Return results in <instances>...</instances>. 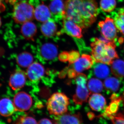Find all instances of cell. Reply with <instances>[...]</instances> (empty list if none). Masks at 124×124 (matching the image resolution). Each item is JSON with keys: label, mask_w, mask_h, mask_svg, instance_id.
Segmentation results:
<instances>
[{"label": "cell", "mask_w": 124, "mask_h": 124, "mask_svg": "<svg viewBox=\"0 0 124 124\" xmlns=\"http://www.w3.org/2000/svg\"><path fill=\"white\" fill-rule=\"evenodd\" d=\"M63 31L68 35L77 38H82V28L71 20L63 18Z\"/></svg>", "instance_id": "cell-12"}, {"label": "cell", "mask_w": 124, "mask_h": 124, "mask_svg": "<svg viewBox=\"0 0 124 124\" xmlns=\"http://www.w3.org/2000/svg\"><path fill=\"white\" fill-rule=\"evenodd\" d=\"M69 64H73L79 58L80 54L76 50H72L69 52Z\"/></svg>", "instance_id": "cell-30"}, {"label": "cell", "mask_w": 124, "mask_h": 124, "mask_svg": "<svg viewBox=\"0 0 124 124\" xmlns=\"http://www.w3.org/2000/svg\"><path fill=\"white\" fill-rule=\"evenodd\" d=\"M1 23H2V22H1V18L0 17V27L1 25Z\"/></svg>", "instance_id": "cell-34"}, {"label": "cell", "mask_w": 124, "mask_h": 124, "mask_svg": "<svg viewBox=\"0 0 124 124\" xmlns=\"http://www.w3.org/2000/svg\"><path fill=\"white\" fill-rule=\"evenodd\" d=\"M99 13L95 0H66L62 19L71 20L86 29L96 21Z\"/></svg>", "instance_id": "cell-1"}, {"label": "cell", "mask_w": 124, "mask_h": 124, "mask_svg": "<svg viewBox=\"0 0 124 124\" xmlns=\"http://www.w3.org/2000/svg\"><path fill=\"white\" fill-rule=\"evenodd\" d=\"M64 2L63 0H52L49 4V8L52 16H59L62 18L64 11Z\"/></svg>", "instance_id": "cell-21"}, {"label": "cell", "mask_w": 124, "mask_h": 124, "mask_svg": "<svg viewBox=\"0 0 124 124\" xmlns=\"http://www.w3.org/2000/svg\"><path fill=\"white\" fill-rule=\"evenodd\" d=\"M16 111L13 102L9 99L5 98L0 100V114L7 117L12 115Z\"/></svg>", "instance_id": "cell-19"}, {"label": "cell", "mask_w": 124, "mask_h": 124, "mask_svg": "<svg viewBox=\"0 0 124 124\" xmlns=\"http://www.w3.org/2000/svg\"><path fill=\"white\" fill-rule=\"evenodd\" d=\"M26 73L21 69H17L11 74L9 84L14 90L20 89L24 86L27 78Z\"/></svg>", "instance_id": "cell-8"}, {"label": "cell", "mask_w": 124, "mask_h": 124, "mask_svg": "<svg viewBox=\"0 0 124 124\" xmlns=\"http://www.w3.org/2000/svg\"><path fill=\"white\" fill-rule=\"evenodd\" d=\"M44 67L37 62L32 63L27 70L26 75L29 79L32 82H37L40 80L44 75Z\"/></svg>", "instance_id": "cell-11"}, {"label": "cell", "mask_w": 124, "mask_h": 124, "mask_svg": "<svg viewBox=\"0 0 124 124\" xmlns=\"http://www.w3.org/2000/svg\"><path fill=\"white\" fill-rule=\"evenodd\" d=\"M20 0V1H24L25 0Z\"/></svg>", "instance_id": "cell-36"}, {"label": "cell", "mask_w": 124, "mask_h": 124, "mask_svg": "<svg viewBox=\"0 0 124 124\" xmlns=\"http://www.w3.org/2000/svg\"><path fill=\"white\" fill-rule=\"evenodd\" d=\"M94 75L98 78L104 79L109 75L110 70L109 68L104 63H98L94 66L93 69Z\"/></svg>", "instance_id": "cell-24"}, {"label": "cell", "mask_w": 124, "mask_h": 124, "mask_svg": "<svg viewBox=\"0 0 124 124\" xmlns=\"http://www.w3.org/2000/svg\"><path fill=\"white\" fill-rule=\"evenodd\" d=\"M57 47L54 44L47 43L42 45L40 49V54L45 60H54L58 55Z\"/></svg>", "instance_id": "cell-14"}, {"label": "cell", "mask_w": 124, "mask_h": 124, "mask_svg": "<svg viewBox=\"0 0 124 124\" xmlns=\"http://www.w3.org/2000/svg\"><path fill=\"white\" fill-rule=\"evenodd\" d=\"M69 100V98L63 93H54L46 102V107L49 113L53 116H58L67 113Z\"/></svg>", "instance_id": "cell-2"}, {"label": "cell", "mask_w": 124, "mask_h": 124, "mask_svg": "<svg viewBox=\"0 0 124 124\" xmlns=\"http://www.w3.org/2000/svg\"><path fill=\"white\" fill-rule=\"evenodd\" d=\"M54 116V119L60 124H83L80 113H65L60 116Z\"/></svg>", "instance_id": "cell-13"}, {"label": "cell", "mask_w": 124, "mask_h": 124, "mask_svg": "<svg viewBox=\"0 0 124 124\" xmlns=\"http://www.w3.org/2000/svg\"><path fill=\"white\" fill-rule=\"evenodd\" d=\"M111 102L108 106L104 108L103 112L100 116L109 120V118L117 113L119 110L120 103L124 98L118 97L116 94L114 93L110 97Z\"/></svg>", "instance_id": "cell-10"}, {"label": "cell", "mask_w": 124, "mask_h": 124, "mask_svg": "<svg viewBox=\"0 0 124 124\" xmlns=\"http://www.w3.org/2000/svg\"><path fill=\"white\" fill-rule=\"evenodd\" d=\"M51 14L48 7L44 3L35 9V18L40 22L44 23L51 19Z\"/></svg>", "instance_id": "cell-16"}, {"label": "cell", "mask_w": 124, "mask_h": 124, "mask_svg": "<svg viewBox=\"0 0 124 124\" xmlns=\"http://www.w3.org/2000/svg\"><path fill=\"white\" fill-rule=\"evenodd\" d=\"M108 46L98 38L93 39L91 44V54L94 60L97 63H101L108 65L113 60L108 55Z\"/></svg>", "instance_id": "cell-4"}, {"label": "cell", "mask_w": 124, "mask_h": 124, "mask_svg": "<svg viewBox=\"0 0 124 124\" xmlns=\"http://www.w3.org/2000/svg\"><path fill=\"white\" fill-rule=\"evenodd\" d=\"M111 71L113 75L118 78L124 77V61L121 59L113 60L111 64Z\"/></svg>", "instance_id": "cell-22"}, {"label": "cell", "mask_w": 124, "mask_h": 124, "mask_svg": "<svg viewBox=\"0 0 124 124\" xmlns=\"http://www.w3.org/2000/svg\"><path fill=\"white\" fill-rule=\"evenodd\" d=\"M94 61L91 55L83 54L73 63L72 69L77 74L82 73V72L91 68Z\"/></svg>", "instance_id": "cell-9"}, {"label": "cell", "mask_w": 124, "mask_h": 124, "mask_svg": "<svg viewBox=\"0 0 124 124\" xmlns=\"http://www.w3.org/2000/svg\"><path fill=\"white\" fill-rule=\"evenodd\" d=\"M74 79L77 88L75 93L73 95V101L77 105H82L87 101L90 94L87 87V77L85 74L80 73Z\"/></svg>", "instance_id": "cell-5"}, {"label": "cell", "mask_w": 124, "mask_h": 124, "mask_svg": "<svg viewBox=\"0 0 124 124\" xmlns=\"http://www.w3.org/2000/svg\"><path fill=\"white\" fill-rule=\"evenodd\" d=\"M116 4V0H100V8L103 11L106 13H111L114 11Z\"/></svg>", "instance_id": "cell-27"}, {"label": "cell", "mask_w": 124, "mask_h": 124, "mask_svg": "<svg viewBox=\"0 0 124 124\" xmlns=\"http://www.w3.org/2000/svg\"><path fill=\"white\" fill-rule=\"evenodd\" d=\"M21 32L25 39L33 40L37 32V28L33 23L27 22L23 23L21 28Z\"/></svg>", "instance_id": "cell-18"}, {"label": "cell", "mask_w": 124, "mask_h": 124, "mask_svg": "<svg viewBox=\"0 0 124 124\" xmlns=\"http://www.w3.org/2000/svg\"><path fill=\"white\" fill-rule=\"evenodd\" d=\"M111 16L117 30L124 36V7L118 8L112 12Z\"/></svg>", "instance_id": "cell-17"}, {"label": "cell", "mask_w": 124, "mask_h": 124, "mask_svg": "<svg viewBox=\"0 0 124 124\" xmlns=\"http://www.w3.org/2000/svg\"><path fill=\"white\" fill-rule=\"evenodd\" d=\"M98 26L102 35L115 43L117 39V29L112 18L107 17L104 21L99 22Z\"/></svg>", "instance_id": "cell-6"}, {"label": "cell", "mask_w": 124, "mask_h": 124, "mask_svg": "<svg viewBox=\"0 0 124 124\" xmlns=\"http://www.w3.org/2000/svg\"><path fill=\"white\" fill-rule=\"evenodd\" d=\"M87 87L90 94L101 93L103 90L104 85L100 80L95 78H92L89 80L87 84Z\"/></svg>", "instance_id": "cell-26"}, {"label": "cell", "mask_w": 124, "mask_h": 124, "mask_svg": "<svg viewBox=\"0 0 124 124\" xmlns=\"http://www.w3.org/2000/svg\"><path fill=\"white\" fill-rule=\"evenodd\" d=\"M4 0H0V13L5 10L6 7L3 3Z\"/></svg>", "instance_id": "cell-33"}, {"label": "cell", "mask_w": 124, "mask_h": 124, "mask_svg": "<svg viewBox=\"0 0 124 124\" xmlns=\"http://www.w3.org/2000/svg\"><path fill=\"white\" fill-rule=\"evenodd\" d=\"M13 17L15 23H23L31 22L35 18V8L25 1L16 2L14 5Z\"/></svg>", "instance_id": "cell-3"}, {"label": "cell", "mask_w": 124, "mask_h": 124, "mask_svg": "<svg viewBox=\"0 0 124 124\" xmlns=\"http://www.w3.org/2000/svg\"><path fill=\"white\" fill-rule=\"evenodd\" d=\"M33 58L31 53L24 52L19 54L17 58V64L22 67L28 68L33 63Z\"/></svg>", "instance_id": "cell-23"}, {"label": "cell", "mask_w": 124, "mask_h": 124, "mask_svg": "<svg viewBox=\"0 0 124 124\" xmlns=\"http://www.w3.org/2000/svg\"><path fill=\"white\" fill-rule=\"evenodd\" d=\"M32 103L31 95L24 91L18 92L14 97L13 103L16 111L24 112L28 110L32 106Z\"/></svg>", "instance_id": "cell-7"}, {"label": "cell", "mask_w": 124, "mask_h": 124, "mask_svg": "<svg viewBox=\"0 0 124 124\" xmlns=\"http://www.w3.org/2000/svg\"><path fill=\"white\" fill-rule=\"evenodd\" d=\"M41 31L43 35L48 37H51L56 35L57 31V24L53 19H50L43 23L41 26Z\"/></svg>", "instance_id": "cell-20"}, {"label": "cell", "mask_w": 124, "mask_h": 124, "mask_svg": "<svg viewBox=\"0 0 124 124\" xmlns=\"http://www.w3.org/2000/svg\"><path fill=\"white\" fill-rule=\"evenodd\" d=\"M69 52L64 51L60 54L59 55V59L61 62H67L69 59Z\"/></svg>", "instance_id": "cell-31"}, {"label": "cell", "mask_w": 124, "mask_h": 124, "mask_svg": "<svg viewBox=\"0 0 124 124\" xmlns=\"http://www.w3.org/2000/svg\"><path fill=\"white\" fill-rule=\"evenodd\" d=\"M19 124H38L35 119L29 116H23L19 119Z\"/></svg>", "instance_id": "cell-29"}, {"label": "cell", "mask_w": 124, "mask_h": 124, "mask_svg": "<svg viewBox=\"0 0 124 124\" xmlns=\"http://www.w3.org/2000/svg\"><path fill=\"white\" fill-rule=\"evenodd\" d=\"M90 106L93 110L99 112L106 107V101L104 97L100 94L93 93L89 100Z\"/></svg>", "instance_id": "cell-15"}, {"label": "cell", "mask_w": 124, "mask_h": 124, "mask_svg": "<svg viewBox=\"0 0 124 124\" xmlns=\"http://www.w3.org/2000/svg\"></svg>", "instance_id": "cell-37"}, {"label": "cell", "mask_w": 124, "mask_h": 124, "mask_svg": "<svg viewBox=\"0 0 124 124\" xmlns=\"http://www.w3.org/2000/svg\"><path fill=\"white\" fill-rule=\"evenodd\" d=\"M38 124H53L50 120L47 118H43L40 120Z\"/></svg>", "instance_id": "cell-32"}, {"label": "cell", "mask_w": 124, "mask_h": 124, "mask_svg": "<svg viewBox=\"0 0 124 124\" xmlns=\"http://www.w3.org/2000/svg\"><path fill=\"white\" fill-rule=\"evenodd\" d=\"M103 85L107 91L110 93H114L119 90L120 82L116 78L109 77L107 78L104 81Z\"/></svg>", "instance_id": "cell-25"}, {"label": "cell", "mask_w": 124, "mask_h": 124, "mask_svg": "<svg viewBox=\"0 0 124 124\" xmlns=\"http://www.w3.org/2000/svg\"><path fill=\"white\" fill-rule=\"evenodd\" d=\"M54 124H60L59 123H58V122H56V121H54Z\"/></svg>", "instance_id": "cell-35"}, {"label": "cell", "mask_w": 124, "mask_h": 124, "mask_svg": "<svg viewBox=\"0 0 124 124\" xmlns=\"http://www.w3.org/2000/svg\"><path fill=\"white\" fill-rule=\"evenodd\" d=\"M111 124H124V115L121 113L116 114L110 117Z\"/></svg>", "instance_id": "cell-28"}]
</instances>
